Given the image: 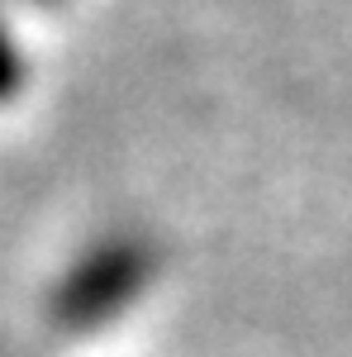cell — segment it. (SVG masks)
Instances as JSON below:
<instances>
[{"instance_id": "obj_2", "label": "cell", "mask_w": 352, "mask_h": 357, "mask_svg": "<svg viewBox=\"0 0 352 357\" xmlns=\"http://www.w3.org/2000/svg\"><path fill=\"white\" fill-rule=\"evenodd\" d=\"M20 82H24V62L15 53V43L0 33V100H10V96L20 91Z\"/></svg>"}, {"instance_id": "obj_1", "label": "cell", "mask_w": 352, "mask_h": 357, "mask_svg": "<svg viewBox=\"0 0 352 357\" xmlns=\"http://www.w3.org/2000/svg\"><path fill=\"white\" fill-rule=\"evenodd\" d=\"M148 276H153V248L143 238H105L62 276V286L53 291V319L72 333L100 329L143 296Z\"/></svg>"}]
</instances>
